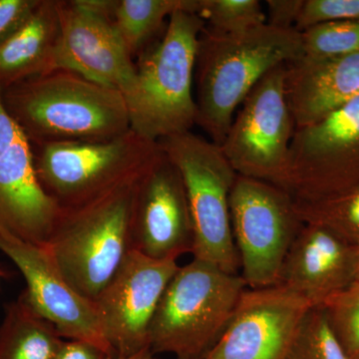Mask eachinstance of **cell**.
<instances>
[{
  "instance_id": "obj_34",
  "label": "cell",
  "mask_w": 359,
  "mask_h": 359,
  "mask_svg": "<svg viewBox=\"0 0 359 359\" xmlns=\"http://www.w3.org/2000/svg\"><path fill=\"white\" fill-rule=\"evenodd\" d=\"M199 359H202V358H199Z\"/></svg>"
},
{
  "instance_id": "obj_6",
  "label": "cell",
  "mask_w": 359,
  "mask_h": 359,
  "mask_svg": "<svg viewBox=\"0 0 359 359\" xmlns=\"http://www.w3.org/2000/svg\"><path fill=\"white\" fill-rule=\"evenodd\" d=\"M37 178L61 210L137 181L162 154L159 143L130 130L109 141L32 145Z\"/></svg>"
},
{
  "instance_id": "obj_32",
  "label": "cell",
  "mask_w": 359,
  "mask_h": 359,
  "mask_svg": "<svg viewBox=\"0 0 359 359\" xmlns=\"http://www.w3.org/2000/svg\"><path fill=\"white\" fill-rule=\"evenodd\" d=\"M356 280L359 282V243L356 245Z\"/></svg>"
},
{
  "instance_id": "obj_30",
  "label": "cell",
  "mask_w": 359,
  "mask_h": 359,
  "mask_svg": "<svg viewBox=\"0 0 359 359\" xmlns=\"http://www.w3.org/2000/svg\"><path fill=\"white\" fill-rule=\"evenodd\" d=\"M53 359H116L114 354L85 340H62Z\"/></svg>"
},
{
  "instance_id": "obj_10",
  "label": "cell",
  "mask_w": 359,
  "mask_h": 359,
  "mask_svg": "<svg viewBox=\"0 0 359 359\" xmlns=\"http://www.w3.org/2000/svg\"><path fill=\"white\" fill-rule=\"evenodd\" d=\"M359 184V97L295 129L287 192L297 203L334 197Z\"/></svg>"
},
{
  "instance_id": "obj_9",
  "label": "cell",
  "mask_w": 359,
  "mask_h": 359,
  "mask_svg": "<svg viewBox=\"0 0 359 359\" xmlns=\"http://www.w3.org/2000/svg\"><path fill=\"white\" fill-rule=\"evenodd\" d=\"M285 65L269 71L245 97L221 148L238 176L287 192L295 125L285 94Z\"/></svg>"
},
{
  "instance_id": "obj_14",
  "label": "cell",
  "mask_w": 359,
  "mask_h": 359,
  "mask_svg": "<svg viewBox=\"0 0 359 359\" xmlns=\"http://www.w3.org/2000/svg\"><path fill=\"white\" fill-rule=\"evenodd\" d=\"M60 215L39 183L32 143L7 112L0 88V235L45 247Z\"/></svg>"
},
{
  "instance_id": "obj_5",
  "label": "cell",
  "mask_w": 359,
  "mask_h": 359,
  "mask_svg": "<svg viewBox=\"0 0 359 359\" xmlns=\"http://www.w3.org/2000/svg\"><path fill=\"white\" fill-rule=\"evenodd\" d=\"M247 283L193 259L168 283L149 332L152 353L178 359H199L212 348L228 325Z\"/></svg>"
},
{
  "instance_id": "obj_28",
  "label": "cell",
  "mask_w": 359,
  "mask_h": 359,
  "mask_svg": "<svg viewBox=\"0 0 359 359\" xmlns=\"http://www.w3.org/2000/svg\"><path fill=\"white\" fill-rule=\"evenodd\" d=\"M40 0H0V45L25 25Z\"/></svg>"
},
{
  "instance_id": "obj_7",
  "label": "cell",
  "mask_w": 359,
  "mask_h": 359,
  "mask_svg": "<svg viewBox=\"0 0 359 359\" xmlns=\"http://www.w3.org/2000/svg\"><path fill=\"white\" fill-rule=\"evenodd\" d=\"M185 185L192 217L194 259L238 275L240 261L231 224L230 197L238 174L221 146L192 131L160 142Z\"/></svg>"
},
{
  "instance_id": "obj_33",
  "label": "cell",
  "mask_w": 359,
  "mask_h": 359,
  "mask_svg": "<svg viewBox=\"0 0 359 359\" xmlns=\"http://www.w3.org/2000/svg\"><path fill=\"white\" fill-rule=\"evenodd\" d=\"M1 276H2V273H1V271H0V278H1Z\"/></svg>"
},
{
  "instance_id": "obj_29",
  "label": "cell",
  "mask_w": 359,
  "mask_h": 359,
  "mask_svg": "<svg viewBox=\"0 0 359 359\" xmlns=\"http://www.w3.org/2000/svg\"><path fill=\"white\" fill-rule=\"evenodd\" d=\"M304 0H268L266 25L280 29H295Z\"/></svg>"
},
{
  "instance_id": "obj_4",
  "label": "cell",
  "mask_w": 359,
  "mask_h": 359,
  "mask_svg": "<svg viewBox=\"0 0 359 359\" xmlns=\"http://www.w3.org/2000/svg\"><path fill=\"white\" fill-rule=\"evenodd\" d=\"M139 180L79 207L61 210L45 245L61 275L90 301L95 302L132 250V212Z\"/></svg>"
},
{
  "instance_id": "obj_25",
  "label": "cell",
  "mask_w": 359,
  "mask_h": 359,
  "mask_svg": "<svg viewBox=\"0 0 359 359\" xmlns=\"http://www.w3.org/2000/svg\"><path fill=\"white\" fill-rule=\"evenodd\" d=\"M302 56L328 58L359 52V20L323 23L302 32Z\"/></svg>"
},
{
  "instance_id": "obj_21",
  "label": "cell",
  "mask_w": 359,
  "mask_h": 359,
  "mask_svg": "<svg viewBox=\"0 0 359 359\" xmlns=\"http://www.w3.org/2000/svg\"><path fill=\"white\" fill-rule=\"evenodd\" d=\"M180 9L197 14L198 0H116L113 23L132 58L158 39Z\"/></svg>"
},
{
  "instance_id": "obj_31",
  "label": "cell",
  "mask_w": 359,
  "mask_h": 359,
  "mask_svg": "<svg viewBox=\"0 0 359 359\" xmlns=\"http://www.w3.org/2000/svg\"><path fill=\"white\" fill-rule=\"evenodd\" d=\"M116 359H158L155 358V354L152 353L150 347L142 349L139 353L133 354L130 356H119Z\"/></svg>"
},
{
  "instance_id": "obj_13",
  "label": "cell",
  "mask_w": 359,
  "mask_h": 359,
  "mask_svg": "<svg viewBox=\"0 0 359 359\" xmlns=\"http://www.w3.org/2000/svg\"><path fill=\"white\" fill-rule=\"evenodd\" d=\"M311 308L283 285L247 287L223 334L202 359H287Z\"/></svg>"
},
{
  "instance_id": "obj_11",
  "label": "cell",
  "mask_w": 359,
  "mask_h": 359,
  "mask_svg": "<svg viewBox=\"0 0 359 359\" xmlns=\"http://www.w3.org/2000/svg\"><path fill=\"white\" fill-rule=\"evenodd\" d=\"M116 0H57L60 35L55 70H68L123 96L135 80V60L112 18Z\"/></svg>"
},
{
  "instance_id": "obj_1",
  "label": "cell",
  "mask_w": 359,
  "mask_h": 359,
  "mask_svg": "<svg viewBox=\"0 0 359 359\" xmlns=\"http://www.w3.org/2000/svg\"><path fill=\"white\" fill-rule=\"evenodd\" d=\"M8 114L32 145L109 141L130 131L121 92L54 70L2 90Z\"/></svg>"
},
{
  "instance_id": "obj_24",
  "label": "cell",
  "mask_w": 359,
  "mask_h": 359,
  "mask_svg": "<svg viewBox=\"0 0 359 359\" xmlns=\"http://www.w3.org/2000/svg\"><path fill=\"white\" fill-rule=\"evenodd\" d=\"M197 14L211 30L237 34L266 25L259 0H198Z\"/></svg>"
},
{
  "instance_id": "obj_35",
  "label": "cell",
  "mask_w": 359,
  "mask_h": 359,
  "mask_svg": "<svg viewBox=\"0 0 359 359\" xmlns=\"http://www.w3.org/2000/svg\"><path fill=\"white\" fill-rule=\"evenodd\" d=\"M358 359H359V358Z\"/></svg>"
},
{
  "instance_id": "obj_19",
  "label": "cell",
  "mask_w": 359,
  "mask_h": 359,
  "mask_svg": "<svg viewBox=\"0 0 359 359\" xmlns=\"http://www.w3.org/2000/svg\"><path fill=\"white\" fill-rule=\"evenodd\" d=\"M59 35L57 0H40L25 25L0 45V88L55 70Z\"/></svg>"
},
{
  "instance_id": "obj_27",
  "label": "cell",
  "mask_w": 359,
  "mask_h": 359,
  "mask_svg": "<svg viewBox=\"0 0 359 359\" xmlns=\"http://www.w3.org/2000/svg\"><path fill=\"white\" fill-rule=\"evenodd\" d=\"M347 20H359V0H304L295 29Z\"/></svg>"
},
{
  "instance_id": "obj_3",
  "label": "cell",
  "mask_w": 359,
  "mask_h": 359,
  "mask_svg": "<svg viewBox=\"0 0 359 359\" xmlns=\"http://www.w3.org/2000/svg\"><path fill=\"white\" fill-rule=\"evenodd\" d=\"M205 26L198 14L180 9L137 58L133 86L124 99L130 129L142 138L158 143L197 125L193 77Z\"/></svg>"
},
{
  "instance_id": "obj_8",
  "label": "cell",
  "mask_w": 359,
  "mask_h": 359,
  "mask_svg": "<svg viewBox=\"0 0 359 359\" xmlns=\"http://www.w3.org/2000/svg\"><path fill=\"white\" fill-rule=\"evenodd\" d=\"M230 210L241 276L247 287L278 285L283 262L304 226L294 200L278 187L238 175Z\"/></svg>"
},
{
  "instance_id": "obj_2",
  "label": "cell",
  "mask_w": 359,
  "mask_h": 359,
  "mask_svg": "<svg viewBox=\"0 0 359 359\" xmlns=\"http://www.w3.org/2000/svg\"><path fill=\"white\" fill-rule=\"evenodd\" d=\"M302 56V32L269 25L224 34L205 26L196 61L197 125L221 146L238 108L269 71Z\"/></svg>"
},
{
  "instance_id": "obj_26",
  "label": "cell",
  "mask_w": 359,
  "mask_h": 359,
  "mask_svg": "<svg viewBox=\"0 0 359 359\" xmlns=\"http://www.w3.org/2000/svg\"><path fill=\"white\" fill-rule=\"evenodd\" d=\"M320 308L351 359L359 358V282L332 295Z\"/></svg>"
},
{
  "instance_id": "obj_12",
  "label": "cell",
  "mask_w": 359,
  "mask_h": 359,
  "mask_svg": "<svg viewBox=\"0 0 359 359\" xmlns=\"http://www.w3.org/2000/svg\"><path fill=\"white\" fill-rule=\"evenodd\" d=\"M174 259H155L131 250L95 299L104 337L117 358L149 347V332L168 283L178 271Z\"/></svg>"
},
{
  "instance_id": "obj_23",
  "label": "cell",
  "mask_w": 359,
  "mask_h": 359,
  "mask_svg": "<svg viewBox=\"0 0 359 359\" xmlns=\"http://www.w3.org/2000/svg\"><path fill=\"white\" fill-rule=\"evenodd\" d=\"M287 359H351L320 306L302 320Z\"/></svg>"
},
{
  "instance_id": "obj_22",
  "label": "cell",
  "mask_w": 359,
  "mask_h": 359,
  "mask_svg": "<svg viewBox=\"0 0 359 359\" xmlns=\"http://www.w3.org/2000/svg\"><path fill=\"white\" fill-rule=\"evenodd\" d=\"M295 203L304 223L318 224L353 245L359 243V184L346 192L314 203Z\"/></svg>"
},
{
  "instance_id": "obj_20",
  "label": "cell",
  "mask_w": 359,
  "mask_h": 359,
  "mask_svg": "<svg viewBox=\"0 0 359 359\" xmlns=\"http://www.w3.org/2000/svg\"><path fill=\"white\" fill-rule=\"evenodd\" d=\"M62 340L22 294L6 304L0 323V359H53Z\"/></svg>"
},
{
  "instance_id": "obj_15",
  "label": "cell",
  "mask_w": 359,
  "mask_h": 359,
  "mask_svg": "<svg viewBox=\"0 0 359 359\" xmlns=\"http://www.w3.org/2000/svg\"><path fill=\"white\" fill-rule=\"evenodd\" d=\"M193 244L192 217L183 179L162 152L137 184L132 250L151 259L177 261L192 254Z\"/></svg>"
},
{
  "instance_id": "obj_18",
  "label": "cell",
  "mask_w": 359,
  "mask_h": 359,
  "mask_svg": "<svg viewBox=\"0 0 359 359\" xmlns=\"http://www.w3.org/2000/svg\"><path fill=\"white\" fill-rule=\"evenodd\" d=\"M285 94L295 129L318 122L358 98L359 52L287 63Z\"/></svg>"
},
{
  "instance_id": "obj_16",
  "label": "cell",
  "mask_w": 359,
  "mask_h": 359,
  "mask_svg": "<svg viewBox=\"0 0 359 359\" xmlns=\"http://www.w3.org/2000/svg\"><path fill=\"white\" fill-rule=\"evenodd\" d=\"M0 252L25 278L26 302L67 339L85 340L116 355L104 337L95 302L80 294L61 275L41 245L0 235Z\"/></svg>"
},
{
  "instance_id": "obj_17",
  "label": "cell",
  "mask_w": 359,
  "mask_h": 359,
  "mask_svg": "<svg viewBox=\"0 0 359 359\" xmlns=\"http://www.w3.org/2000/svg\"><path fill=\"white\" fill-rule=\"evenodd\" d=\"M356 280V245L318 224L304 223L283 262L278 285L320 306Z\"/></svg>"
}]
</instances>
